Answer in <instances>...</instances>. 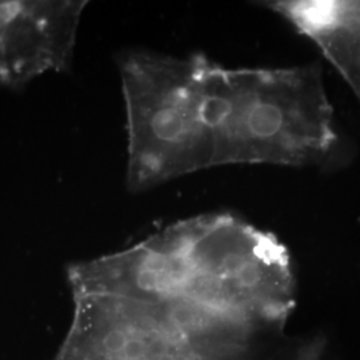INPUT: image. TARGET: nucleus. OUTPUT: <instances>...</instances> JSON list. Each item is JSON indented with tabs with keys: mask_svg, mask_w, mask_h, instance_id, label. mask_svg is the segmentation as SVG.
<instances>
[{
	"mask_svg": "<svg viewBox=\"0 0 360 360\" xmlns=\"http://www.w3.org/2000/svg\"><path fill=\"white\" fill-rule=\"evenodd\" d=\"M71 288L162 300L232 330L283 327L295 307V276L282 242L243 219H186L124 251L71 264Z\"/></svg>",
	"mask_w": 360,
	"mask_h": 360,
	"instance_id": "nucleus-1",
	"label": "nucleus"
},
{
	"mask_svg": "<svg viewBox=\"0 0 360 360\" xmlns=\"http://www.w3.org/2000/svg\"><path fill=\"white\" fill-rule=\"evenodd\" d=\"M214 167L335 166L346 158L318 65L226 68L207 59Z\"/></svg>",
	"mask_w": 360,
	"mask_h": 360,
	"instance_id": "nucleus-2",
	"label": "nucleus"
},
{
	"mask_svg": "<svg viewBox=\"0 0 360 360\" xmlns=\"http://www.w3.org/2000/svg\"><path fill=\"white\" fill-rule=\"evenodd\" d=\"M206 63L203 55L127 51L120 56L131 193L214 167Z\"/></svg>",
	"mask_w": 360,
	"mask_h": 360,
	"instance_id": "nucleus-3",
	"label": "nucleus"
},
{
	"mask_svg": "<svg viewBox=\"0 0 360 360\" xmlns=\"http://www.w3.org/2000/svg\"><path fill=\"white\" fill-rule=\"evenodd\" d=\"M72 322L56 355L89 360H250L255 338L199 322L165 302L71 288Z\"/></svg>",
	"mask_w": 360,
	"mask_h": 360,
	"instance_id": "nucleus-4",
	"label": "nucleus"
},
{
	"mask_svg": "<svg viewBox=\"0 0 360 360\" xmlns=\"http://www.w3.org/2000/svg\"><path fill=\"white\" fill-rule=\"evenodd\" d=\"M266 6L319 47L360 101L359 0H276Z\"/></svg>",
	"mask_w": 360,
	"mask_h": 360,
	"instance_id": "nucleus-5",
	"label": "nucleus"
},
{
	"mask_svg": "<svg viewBox=\"0 0 360 360\" xmlns=\"http://www.w3.org/2000/svg\"><path fill=\"white\" fill-rule=\"evenodd\" d=\"M274 360H335L330 355L328 349L326 347L324 342L318 339L314 342L306 343L300 347L291 351L290 354H285L282 358Z\"/></svg>",
	"mask_w": 360,
	"mask_h": 360,
	"instance_id": "nucleus-6",
	"label": "nucleus"
}]
</instances>
